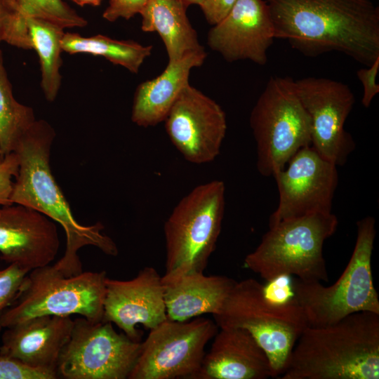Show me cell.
Returning <instances> with one entry per match:
<instances>
[{
	"label": "cell",
	"mask_w": 379,
	"mask_h": 379,
	"mask_svg": "<svg viewBox=\"0 0 379 379\" xmlns=\"http://www.w3.org/2000/svg\"><path fill=\"white\" fill-rule=\"evenodd\" d=\"M337 167L312 145L299 150L274 175L279 203L269 218V227L313 213H331L338 185Z\"/></svg>",
	"instance_id": "obj_13"
},
{
	"label": "cell",
	"mask_w": 379,
	"mask_h": 379,
	"mask_svg": "<svg viewBox=\"0 0 379 379\" xmlns=\"http://www.w3.org/2000/svg\"><path fill=\"white\" fill-rule=\"evenodd\" d=\"M218 328L234 327L249 332L266 352L272 378H279L291 352L308 326L295 300L276 304L267 300L263 285L255 279L237 281L220 312L213 316Z\"/></svg>",
	"instance_id": "obj_6"
},
{
	"label": "cell",
	"mask_w": 379,
	"mask_h": 379,
	"mask_svg": "<svg viewBox=\"0 0 379 379\" xmlns=\"http://www.w3.org/2000/svg\"><path fill=\"white\" fill-rule=\"evenodd\" d=\"M166 319L161 276L156 269L145 267L130 280L107 278L103 321L116 324L140 342L138 324L150 330Z\"/></svg>",
	"instance_id": "obj_15"
},
{
	"label": "cell",
	"mask_w": 379,
	"mask_h": 379,
	"mask_svg": "<svg viewBox=\"0 0 379 379\" xmlns=\"http://www.w3.org/2000/svg\"><path fill=\"white\" fill-rule=\"evenodd\" d=\"M219 328L205 354L197 379L272 378L266 352L249 332L234 327Z\"/></svg>",
	"instance_id": "obj_19"
},
{
	"label": "cell",
	"mask_w": 379,
	"mask_h": 379,
	"mask_svg": "<svg viewBox=\"0 0 379 379\" xmlns=\"http://www.w3.org/2000/svg\"><path fill=\"white\" fill-rule=\"evenodd\" d=\"M167 318L187 321L219 314L237 281L204 272L161 276Z\"/></svg>",
	"instance_id": "obj_20"
},
{
	"label": "cell",
	"mask_w": 379,
	"mask_h": 379,
	"mask_svg": "<svg viewBox=\"0 0 379 379\" xmlns=\"http://www.w3.org/2000/svg\"><path fill=\"white\" fill-rule=\"evenodd\" d=\"M18 167V158L15 152L0 159V207L13 204L11 197Z\"/></svg>",
	"instance_id": "obj_30"
},
{
	"label": "cell",
	"mask_w": 379,
	"mask_h": 379,
	"mask_svg": "<svg viewBox=\"0 0 379 379\" xmlns=\"http://www.w3.org/2000/svg\"><path fill=\"white\" fill-rule=\"evenodd\" d=\"M61 46L69 54L86 53L104 57L132 73H138L145 60L152 53V46H143L133 41H122L98 34L83 36L65 32Z\"/></svg>",
	"instance_id": "obj_24"
},
{
	"label": "cell",
	"mask_w": 379,
	"mask_h": 379,
	"mask_svg": "<svg viewBox=\"0 0 379 379\" xmlns=\"http://www.w3.org/2000/svg\"><path fill=\"white\" fill-rule=\"evenodd\" d=\"M294 82L310 119L312 146L337 166L344 165L355 148L344 128L355 104L354 94L347 84L328 78L309 77Z\"/></svg>",
	"instance_id": "obj_12"
},
{
	"label": "cell",
	"mask_w": 379,
	"mask_h": 379,
	"mask_svg": "<svg viewBox=\"0 0 379 379\" xmlns=\"http://www.w3.org/2000/svg\"><path fill=\"white\" fill-rule=\"evenodd\" d=\"M375 236L373 217L357 221V239L350 259L331 286L293 279L295 300L302 308L309 326L330 325L359 312L379 314V298L371 269Z\"/></svg>",
	"instance_id": "obj_5"
},
{
	"label": "cell",
	"mask_w": 379,
	"mask_h": 379,
	"mask_svg": "<svg viewBox=\"0 0 379 379\" xmlns=\"http://www.w3.org/2000/svg\"><path fill=\"white\" fill-rule=\"evenodd\" d=\"M184 2L188 6L191 4H197L200 6L203 0H180Z\"/></svg>",
	"instance_id": "obj_36"
},
{
	"label": "cell",
	"mask_w": 379,
	"mask_h": 379,
	"mask_svg": "<svg viewBox=\"0 0 379 379\" xmlns=\"http://www.w3.org/2000/svg\"><path fill=\"white\" fill-rule=\"evenodd\" d=\"M107 278L105 271L67 277L53 265L35 268L25 277L13 304L0 312V324L8 328L35 317L72 314L102 321Z\"/></svg>",
	"instance_id": "obj_7"
},
{
	"label": "cell",
	"mask_w": 379,
	"mask_h": 379,
	"mask_svg": "<svg viewBox=\"0 0 379 379\" xmlns=\"http://www.w3.org/2000/svg\"><path fill=\"white\" fill-rule=\"evenodd\" d=\"M31 49L26 15L17 0H0V44Z\"/></svg>",
	"instance_id": "obj_27"
},
{
	"label": "cell",
	"mask_w": 379,
	"mask_h": 379,
	"mask_svg": "<svg viewBox=\"0 0 379 379\" xmlns=\"http://www.w3.org/2000/svg\"><path fill=\"white\" fill-rule=\"evenodd\" d=\"M187 7L180 0H148L140 13L142 30L159 34L165 45L168 62L204 50L187 16Z\"/></svg>",
	"instance_id": "obj_22"
},
{
	"label": "cell",
	"mask_w": 379,
	"mask_h": 379,
	"mask_svg": "<svg viewBox=\"0 0 379 379\" xmlns=\"http://www.w3.org/2000/svg\"><path fill=\"white\" fill-rule=\"evenodd\" d=\"M26 16L51 22L62 28L83 27L86 20L63 0H17Z\"/></svg>",
	"instance_id": "obj_26"
},
{
	"label": "cell",
	"mask_w": 379,
	"mask_h": 379,
	"mask_svg": "<svg viewBox=\"0 0 379 379\" xmlns=\"http://www.w3.org/2000/svg\"><path fill=\"white\" fill-rule=\"evenodd\" d=\"M206 57L204 50L190 53L178 60L168 62L156 78L140 84L133 97L132 121L145 128L164 121L180 92L190 84L191 69L201 66Z\"/></svg>",
	"instance_id": "obj_21"
},
{
	"label": "cell",
	"mask_w": 379,
	"mask_h": 379,
	"mask_svg": "<svg viewBox=\"0 0 379 379\" xmlns=\"http://www.w3.org/2000/svg\"><path fill=\"white\" fill-rule=\"evenodd\" d=\"M55 136L54 128L48 122L36 119L20 138L14 151L19 167L11 200L41 213L62 226L66 234V248L54 267L69 277L83 272L78 255L80 248L93 246L106 255L116 256L118 248L112 238L102 232L104 226L101 222L83 225L73 215L50 166Z\"/></svg>",
	"instance_id": "obj_2"
},
{
	"label": "cell",
	"mask_w": 379,
	"mask_h": 379,
	"mask_svg": "<svg viewBox=\"0 0 379 379\" xmlns=\"http://www.w3.org/2000/svg\"><path fill=\"white\" fill-rule=\"evenodd\" d=\"M164 121L172 144L188 162L210 163L220 154L227 128L225 112L190 84L180 92Z\"/></svg>",
	"instance_id": "obj_14"
},
{
	"label": "cell",
	"mask_w": 379,
	"mask_h": 379,
	"mask_svg": "<svg viewBox=\"0 0 379 379\" xmlns=\"http://www.w3.org/2000/svg\"><path fill=\"white\" fill-rule=\"evenodd\" d=\"M60 248L56 225L41 213L11 204L0 207V259L28 272L54 260Z\"/></svg>",
	"instance_id": "obj_16"
},
{
	"label": "cell",
	"mask_w": 379,
	"mask_h": 379,
	"mask_svg": "<svg viewBox=\"0 0 379 379\" xmlns=\"http://www.w3.org/2000/svg\"><path fill=\"white\" fill-rule=\"evenodd\" d=\"M263 285L265 298L276 304H286L295 300L293 280L291 276H280Z\"/></svg>",
	"instance_id": "obj_31"
},
{
	"label": "cell",
	"mask_w": 379,
	"mask_h": 379,
	"mask_svg": "<svg viewBox=\"0 0 379 379\" xmlns=\"http://www.w3.org/2000/svg\"><path fill=\"white\" fill-rule=\"evenodd\" d=\"M294 81L288 77H272L250 114L256 168L265 177H274L299 150L312 145L310 119Z\"/></svg>",
	"instance_id": "obj_8"
},
{
	"label": "cell",
	"mask_w": 379,
	"mask_h": 379,
	"mask_svg": "<svg viewBox=\"0 0 379 379\" xmlns=\"http://www.w3.org/2000/svg\"><path fill=\"white\" fill-rule=\"evenodd\" d=\"M218 327L204 317L168 318L150 332L128 379H197L207 343Z\"/></svg>",
	"instance_id": "obj_11"
},
{
	"label": "cell",
	"mask_w": 379,
	"mask_h": 379,
	"mask_svg": "<svg viewBox=\"0 0 379 379\" xmlns=\"http://www.w3.org/2000/svg\"><path fill=\"white\" fill-rule=\"evenodd\" d=\"M379 70V57L371 66L357 70V76L363 86L361 103L364 107H368L373 98L379 93V85L376 83V77Z\"/></svg>",
	"instance_id": "obj_33"
},
{
	"label": "cell",
	"mask_w": 379,
	"mask_h": 379,
	"mask_svg": "<svg viewBox=\"0 0 379 379\" xmlns=\"http://www.w3.org/2000/svg\"><path fill=\"white\" fill-rule=\"evenodd\" d=\"M35 121L32 108L20 103L13 96L0 50V159L15 151Z\"/></svg>",
	"instance_id": "obj_25"
},
{
	"label": "cell",
	"mask_w": 379,
	"mask_h": 379,
	"mask_svg": "<svg viewBox=\"0 0 379 379\" xmlns=\"http://www.w3.org/2000/svg\"><path fill=\"white\" fill-rule=\"evenodd\" d=\"M281 379H378L379 314L359 312L324 326H307Z\"/></svg>",
	"instance_id": "obj_3"
},
{
	"label": "cell",
	"mask_w": 379,
	"mask_h": 379,
	"mask_svg": "<svg viewBox=\"0 0 379 379\" xmlns=\"http://www.w3.org/2000/svg\"><path fill=\"white\" fill-rule=\"evenodd\" d=\"M79 6L90 5L97 6L101 4L102 0H70Z\"/></svg>",
	"instance_id": "obj_35"
},
{
	"label": "cell",
	"mask_w": 379,
	"mask_h": 379,
	"mask_svg": "<svg viewBox=\"0 0 379 379\" xmlns=\"http://www.w3.org/2000/svg\"><path fill=\"white\" fill-rule=\"evenodd\" d=\"M141 342L115 331L112 322L74 320L70 337L57 364L58 378L126 379L133 368Z\"/></svg>",
	"instance_id": "obj_10"
},
{
	"label": "cell",
	"mask_w": 379,
	"mask_h": 379,
	"mask_svg": "<svg viewBox=\"0 0 379 379\" xmlns=\"http://www.w3.org/2000/svg\"><path fill=\"white\" fill-rule=\"evenodd\" d=\"M56 371L32 366L0 353V379H55Z\"/></svg>",
	"instance_id": "obj_28"
},
{
	"label": "cell",
	"mask_w": 379,
	"mask_h": 379,
	"mask_svg": "<svg viewBox=\"0 0 379 379\" xmlns=\"http://www.w3.org/2000/svg\"><path fill=\"white\" fill-rule=\"evenodd\" d=\"M32 48L38 54L41 67V87L46 99L53 102L61 86V41L64 28L43 19L26 16Z\"/></svg>",
	"instance_id": "obj_23"
},
{
	"label": "cell",
	"mask_w": 379,
	"mask_h": 379,
	"mask_svg": "<svg viewBox=\"0 0 379 379\" xmlns=\"http://www.w3.org/2000/svg\"><path fill=\"white\" fill-rule=\"evenodd\" d=\"M225 185L214 180L183 197L165 222L164 274L204 272L220 236Z\"/></svg>",
	"instance_id": "obj_9"
},
{
	"label": "cell",
	"mask_w": 379,
	"mask_h": 379,
	"mask_svg": "<svg viewBox=\"0 0 379 379\" xmlns=\"http://www.w3.org/2000/svg\"><path fill=\"white\" fill-rule=\"evenodd\" d=\"M147 1L148 0H109L102 17L109 22L121 18L128 20L140 13Z\"/></svg>",
	"instance_id": "obj_32"
},
{
	"label": "cell",
	"mask_w": 379,
	"mask_h": 379,
	"mask_svg": "<svg viewBox=\"0 0 379 379\" xmlns=\"http://www.w3.org/2000/svg\"><path fill=\"white\" fill-rule=\"evenodd\" d=\"M275 39L308 57L331 51L366 67L379 57V8L372 0H267Z\"/></svg>",
	"instance_id": "obj_1"
},
{
	"label": "cell",
	"mask_w": 379,
	"mask_h": 379,
	"mask_svg": "<svg viewBox=\"0 0 379 379\" xmlns=\"http://www.w3.org/2000/svg\"><path fill=\"white\" fill-rule=\"evenodd\" d=\"M274 39L267 1L237 0L226 17L209 30L207 41L228 62L249 60L265 65Z\"/></svg>",
	"instance_id": "obj_17"
},
{
	"label": "cell",
	"mask_w": 379,
	"mask_h": 379,
	"mask_svg": "<svg viewBox=\"0 0 379 379\" xmlns=\"http://www.w3.org/2000/svg\"><path fill=\"white\" fill-rule=\"evenodd\" d=\"M74 320L70 316L43 315L5 328L0 353L34 367L57 371V364L68 341Z\"/></svg>",
	"instance_id": "obj_18"
},
{
	"label": "cell",
	"mask_w": 379,
	"mask_h": 379,
	"mask_svg": "<svg viewBox=\"0 0 379 379\" xmlns=\"http://www.w3.org/2000/svg\"><path fill=\"white\" fill-rule=\"evenodd\" d=\"M237 1V0H203L199 6L206 21L213 26L226 17Z\"/></svg>",
	"instance_id": "obj_34"
},
{
	"label": "cell",
	"mask_w": 379,
	"mask_h": 379,
	"mask_svg": "<svg viewBox=\"0 0 379 379\" xmlns=\"http://www.w3.org/2000/svg\"><path fill=\"white\" fill-rule=\"evenodd\" d=\"M338 220L331 213H317L269 227L244 265L268 281L280 276L306 282L328 280L324 244L336 231Z\"/></svg>",
	"instance_id": "obj_4"
},
{
	"label": "cell",
	"mask_w": 379,
	"mask_h": 379,
	"mask_svg": "<svg viewBox=\"0 0 379 379\" xmlns=\"http://www.w3.org/2000/svg\"><path fill=\"white\" fill-rule=\"evenodd\" d=\"M28 272L15 264L0 268V312L13 304Z\"/></svg>",
	"instance_id": "obj_29"
},
{
	"label": "cell",
	"mask_w": 379,
	"mask_h": 379,
	"mask_svg": "<svg viewBox=\"0 0 379 379\" xmlns=\"http://www.w3.org/2000/svg\"><path fill=\"white\" fill-rule=\"evenodd\" d=\"M3 328V327L1 326V324H0V332L1 331V329Z\"/></svg>",
	"instance_id": "obj_37"
}]
</instances>
